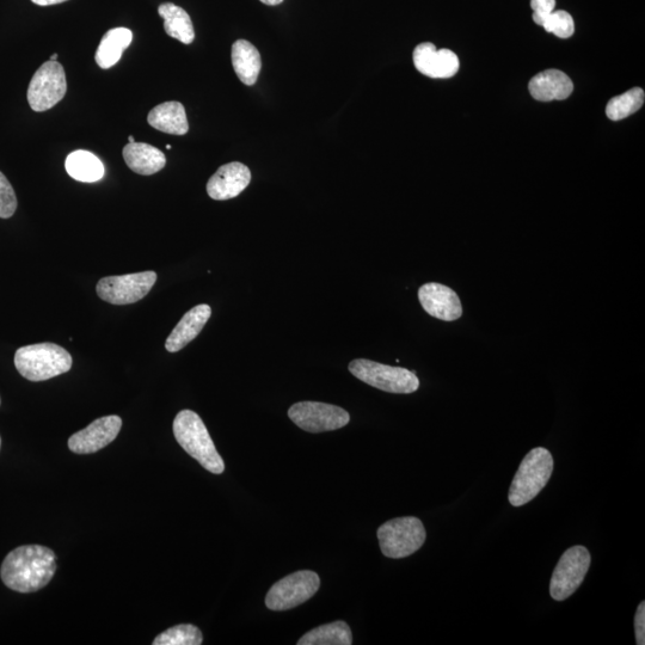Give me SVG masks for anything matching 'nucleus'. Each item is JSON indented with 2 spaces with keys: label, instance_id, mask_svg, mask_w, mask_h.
<instances>
[{
  "label": "nucleus",
  "instance_id": "36",
  "mask_svg": "<svg viewBox=\"0 0 645 645\" xmlns=\"http://www.w3.org/2000/svg\"><path fill=\"white\" fill-rule=\"evenodd\" d=\"M0 446H2V440H0Z\"/></svg>",
  "mask_w": 645,
  "mask_h": 645
},
{
  "label": "nucleus",
  "instance_id": "14",
  "mask_svg": "<svg viewBox=\"0 0 645 645\" xmlns=\"http://www.w3.org/2000/svg\"><path fill=\"white\" fill-rule=\"evenodd\" d=\"M419 299L423 310L441 321H457L463 315L458 294L445 285L435 282L423 285L419 291Z\"/></svg>",
  "mask_w": 645,
  "mask_h": 645
},
{
  "label": "nucleus",
  "instance_id": "5",
  "mask_svg": "<svg viewBox=\"0 0 645 645\" xmlns=\"http://www.w3.org/2000/svg\"><path fill=\"white\" fill-rule=\"evenodd\" d=\"M426 538V528L415 516L393 519L378 528L380 550L389 558H405L415 554L425 544Z\"/></svg>",
  "mask_w": 645,
  "mask_h": 645
},
{
  "label": "nucleus",
  "instance_id": "18",
  "mask_svg": "<svg viewBox=\"0 0 645 645\" xmlns=\"http://www.w3.org/2000/svg\"><path fill=\"white\" fill-rule=\"evenodd\" d=\"M122 155H124L127 167L143 176L155 175L167 164L164 153L149 144H128L124 147Z\"/></svg>",
  "mask_w": 645,
  "mask_h": 645
},
{
  "label": "nucleus",
  "instance_id": "29",
  "mask_svg": "<svg viewBox=\"0 0 645 645\" xmlns=\"http://www.w3.org/2000/svg\"><path fill=\"white\" fill-rule=\"evenodd\" d=\"M531 8L534 23L542 26L545 18L555 11L556 0H531Z\"/></svg>",
  "mask_w": 645,
  "mask_h": 645
},
{
  "label": "nucleus",
  "instance_id": "20",
  "mask_svg": "<svg viewBox=\"0 0 645 645\" xmlns=\"http://www.w3.org/2000/svg\"><path fill=\"white\" fill-rule=\"evenodd\" d=\"M232 65L245 85H254L262 69V59L253 43L238 40L232 46Z\"/></svg>",
  "mask_w": 645,
  "mask_h": 645
},
{
  "label": "nucleus",
  "instance_id": "28",
  "mask_svg": "<svg viewBox=\"0 0 645 645\" xmlns=\"http://www.w3.org/2000/svg\"><path fill=\"white\" fill-rule=\"evenodd\" d=\"M17 210V198L8 178L0 172V218L9 219Z\"/></svg>",
  "mask_w": 645,
  "mask_h": 645
},
{
  "label": "nucleus",
  "instance_id": "19",
  "mask_svg": "<svg viewBox=\"0 0 645 645\" xmlns=\"http://www.w3.org/2000/svg\"><path fill=\"white\" fill-rule=\"evenodd\" d=\"M147 122L158 131L172 135H184L189 131L186 109L180 102L159 104L151 110Z\"/></svg>",
  "mask_w": 645,
  "mask_h": 645
},
{
  "label": "nucleus",
  "instance_id": "10",
  "mask_svg": "<svg viewBox=\"0 0 645 645\" xmlns=\"http://www.w3.org/2000/svg\"><path fill=\"white\" fill-rule=\"evenodd\" d=\"M157 281L155 272L108 276L98 281L97 296L113 305H128L145 298Z\"/></svg>",
  "mask_w": 645,
  "mask_h": 645
},
{
  "label": "nucleus",
  "instance_id": "33",
  "mask_svg": "<svg viewBox=\"0 0 645 645\" xmlns=\"http://www.w3.org/2000/svg\"><path fill=\"white\" fill-rule=\"evenodd\" d=\"M51 61H57L58 60V54H53L51 58H49Z\"/></svg>",
  "mask_w": 645,
  "mask_h": 645
},
{
  "label": "nucleus",
  "instance_id": "3",
  "mask_svg": "<svg viewBox=\"0 0 645 645\" xmlns=\"http://www.w3.org/2000/svg\"><path fill=\"white\" fill-rule=\"evenodd\" d=\"M72 356L54 343H39L22 347L15 354V366L23 378L30 382L61 376L71 370Z\"/></svg>",
  "mask_w": 645,
  "mask_h": 645
},
{
  "label": "nucleus",
  "instance_id": "35",
  "mask_svg": "<svg viewBox=\"0 0 645 645\" xmlns=\"http://www.w3.org/2000/svg\"><path fill=\"white\" fill-rule=\"evenodd\" d=\"M167 149H168V150H171V145H167Z\"/></svg>",
  "mask_w": 645,
  "mask_h": 645
},
{
  "label": "nucleus",
  "instance_id": "25",
  "mask_svg": "<svg viewBox=\"0 0 645 645\" xmlns=\"http://www.w3.org/2000/svg\"><path fill=\"white\" fill-rule=\"evenodd\" d=\"M644 103V91L641 88H634L626 91L625 94L613 97L606 107L607 118L612 121H620L629 118L640 110Z\"/></svg>",
  "mask_w": 645,
  "mask_h": 645
},
{
  "label": "nucleus",
  "instance_id": "32",
  "mask_svg": "<svg viewBox=\"0 0 645 645\" xmlns=\"http://www.w3.org/2000/svg\"><path fill=\"white\" fill-rule=\"evenodd\" d=\"M261 2L266 5L274 6L281 4L284 0H261Z\"/></svg>",
  "mask_w": 645,
  "mask_h": 645
},
{
  "label": "nucleus",
  "instance_id": "26",
  "mask_svg": "<svg viewBox=\"0 0 645 645\" xmlns=\"http://www.w3.org/2000/svg\"><path fill=\"white\" fill-rule=\"evenodd\" d=\"M204 641L201 631L192 624L176 625L156 637L153 645H200Z\"/></svg>",
  "mask_w": 645,
  "mask_h": 645
},
{
  "label": "nucleus",
  "instance_id": "6",
  "mask_svg": "<svg viewBox=\"0 0 645 645\" xmlns=\"http://www.w3.org/2000/svg\"><path fill=\"white\" fill-rule=\"evenodd\" d=\"M349 371L362 383L390 393H414L419 390L420 380L407 368L378 364L366 359H356L349 364Z\"/></svg>",
  "mask_w": 645,
  "mask_h": 645
},
{
  "label": "nucleus",
  "instance_id": "13",
  "mask_svg": "<svg viewBox=\"0 0 645 645\" xmlns=\"http://www.w3.org/2000/svg\"><path fill=\"white\" fill-rule=\"evenodd\" d=\"M416 70L429 78H451L459 71L456 53L450 49H436L433 43L425 42L415 48L413 54Z\"/></svg>",
  "mask_w": 645,
  "mask_h": 645
},
{
  "label": "nucleus",
  "instance_id": "17",
  "mask_svg": "<svg viewBox=\"0 0 645 645\" xmlns=\"http://www.w3.org/2000/svg\"><path fill=\"white\" fill-rule=\"evenodd\" d=\"M531 95L540 102L562 101L573 94L574 84L559 70L540 72L528 85Z\"/></svg>",
  "mask_w": 645,
  "mask_h": 645
},
{
  "label": "nucleus",
  "instance_id": "30",
  "mask_svg": "<svg viewBox=\"0 0 645 645\" xmlns=\"http://www.w3.org/2000/svg\"><path fill=\"white\" fill-rule=\"evenodd\" d=\"M635 634L638 645L645 644V602L642 601L637 608L635 616Z\"/></svg>",
  "mask_w": 645,
  "mask_h": 645
},
{
  "label": "nucleus",
  "instance_id": "23",
  "mask_svg": "<svg viewBox=\"0 0 645 645\" xmlns=\"http://www.w3.org/2000/svg\"><path fill=\"white\" fill-rule=\"evenodd\" d=\"M65 168L73 180L94 183L102 180L104 167L100 158L89 151L72 152L66 158Z\"/></svg>",
  "mask_w": 645,
  "mask_h": 645
},
{
  "label": "nucleus",
  "instance_id": "16",
  "mask_svg": "<svg viewBox=\"0 0 645 645\" xmlns=\"http://www.w3.org/2000/svg\"><path fill=\"white\" fill-rule=\"evenodd\" d=\"M212 316L211 306L206 304L193 307L183 316L180 323L172 330V333L165 342V348L170 353L180 352L190 342L199 336L202 329L205 328L208 319Z\"/></svg>",
  "mask_w": 645,
  "mask_h": 645
},
{
  "label": "nucleus",
  "instance_id": "24",
  "mask_svg": "<svg viewBox=\"0 0 645 645\" xmlns=\"http://www.w3.org/2000/svg\"><path fill=\"white\" fill-rule=\"evenodd\" d=\"M299 645H350L352 630L347 623L335 622L318 626L300 638Z\"/></svg>",
  "mask_w": 645,
  "mask_h": 645
},
{
  "label": "nucleus",
  "instance_id": "22",
  "mask_svg": "<svg viewBox=\"0 0 645 645\" xmlns=\"http://www.w3.org/2000/svg\"><path fill=\"white\" fill-rule=\"evenodd\" d=\"M159 15L164 20L165 32L184 45H190L195 39L192 18L187 11L172 3H164L158 8Z\"/></svg>",
  "mask_w": 645,
  "mask_h": 645
},
{
  "label": "nucleus",
  "instance_id": "7",
  "mask_svg": "<svg viewBox=\"0 0 645 645\" xmlns=\"http://www.w3.org/2000/svg\"><path fill=\"white\" fill-rule=\"evenodd\" d=\"M321 579L315 571H297L269 589L266 606L272 611H287L304 604L318 592Z\"/></svg>",
  "mask_w": 645,
  "mask_h": 645
},
{
  "label": "nucleus",
  "instance_id": "31",
  "mask_svg": "<svg viewBox=\"0 0 645 645\" xmlns=\"http://www.w3.org/2000/svg\"><path fill=\"white\" fill-rule=\"evenodd\" d=\"M32 2L39 6H49L65 3L67 0H32Z\"/></svg>",
  "mask_w": 645,
  "mask_h": 645
},
{
  "label": "nucleus",
  "instance_id": "15",
  "mask_svg": "<svg viewBox=\"0 0 645 645\" xmlns=\"http://www.w3.org/2000/svg\"><path fill=\"white\" fill-rule=\"evenodd\" d=\"M251 172L247 165L233 162L220 167L207 183V193L213 200L224 201L236 198L247 189Z\"/></svg>",
  "mask_w": 645,
  "mask_h": 645
},
{
  "label": "nucleus",
  "instance_id": "11",
  "mask_svg": "<svg viewBox=\"0 0 645 645\" xmlns=\"http://www.w3.org/2000/svg\"><path fill=\"white\" fill-rule=\"evenodd\" d=\"M288 417L309 433L331 432L346 427L350 421L348 411L333 404L299 402L288 410Z\"/></svg>",
  "mask_w": 645,
  "mask_h": 645
},
{
  "label": "nucleus",
  "instance_id": "8",
  "mask_svg": "<svg viewBox=\"0 0 645 645\" xmlns=\"http://www.w3.org/2000/svg\"><path fill=\"white\" fill-rule=\"evenodd\" d=\"M591 561V554L585 546H573L565 551L552 574L551 598L556 601L570 598L585 580Z\"/></svg>",
  "mask_w": 645,
  "mask_h": 645
},
{
  "label": "nucleus",
  "instance_id": "2",
  "mask_svg": "<svg viewBox=\"0 0 645 645\" xmlns=\"http://www.w3.org/2000/svg\"><path fill=\"white\" fill-rule=\"evenodd\" d=\"M175 438L190 457L198 460L207 471L221 475L225 470L223 458L215 448L201 417L192 410H183L174 421Z\"/></svg>",
  "mask_w": 645,
  "mask_h": 645
},
{
  "label": "nucleus",
  "instance_id": "21",
  "mask_svg": "<svg viewBox=\"0 0 645 645\" xmlns=\"http://www.w3.org/2000/svg\"><path fill=\"white\" fill-rule=\"evenodd\" d=\"M133 34L127 28H115L103 36L100 46L97 48L95 60L103 70L118 64L125 49L131 45Z\"/></svg>",
  "mask_w": 645,
  "mask_h": 645
},
{
  "label": "nucleus",
  "instance_id": "34",
  "mask_svg": "<svg viewBox=\"0 0 645 645\" xmlns=\"http://www.w3.org/2000/svg\"><path fill=\"white\" fill-rule=\"evenodd\" d=\"M133 143H135V140H134V137H132L131 135V137H128V144H133Z\"/></svg>",
  "mask_w": 645,
  "mask_h": 645
},
{
  "label": "nucleus",
  "instance_id": "27",
  "mask_svg": "<svg viewBox=\"0 0 645 645\" xmlns=\"http://www.w3.org/2000/svg\"><path fill=\"white\" fill-rule=\"evenodd\" d=\"M542 27L546 32L555 34L561 39H569L575 33L573 17H571L569 12L563 10L551 12V14L545 18Z\"/></svg>",
  "mask_w": 645,
  "mask_h": 645
},
{
  "label": "nucleus",
  "instance_id": "12",
  "mask_svg": "<svg viewBox=\"0 0 645 645\" xmlns=\"http://www.w3.org/2000/svg\"><path fill=\"white\" fill-rule=\"evenodd\" d=\"M121 427V417L116 415L101 417L71 436L70 450L77 454L96 453L118 438Z\"/></svg>",
  "mask_w": 645,
  "mask_h": 645
},
{
  "label": "nucleus",
  "instance_id": "1",
  "mask_svg": "<svg viewBox=\"0 0 645 645\" xmlns=\"http://www.w3.org/2000/svg\"><path fill=\"white\" fill-rule=\"evenodd\" d=\"M57 571V557L41 545H24L4 559L0 576L4 585L18 593H34L45 588Z\"/></svg>",
  "mask_w": 645,
  "mask_h": 645
},
{
  "label": "nucleus",
  "instance_id": "9",
  "mask_svg": "<svg viewBox=\"0 0 645 645\" xmlns=\"http://www.w3.org/2000/svg\"><path fill=\"white\" fill-rule=\"evenodd\" d=\"M67 91L63 65L58 61H47L35 72L28 88V102L34 112L42 113L52 109L63 100Z\"/></svg>",
  "mask_w": 645,
  "mask_h": 645
},
{
  "label": "nucleus",
  "instance_id": "4",
  "mask_svg": "<svg viewBox=\"0 0 645 645\" xmlns=\"http://www.w3.org/2000/svg\"><path fill=\"white\" fill-rule=\"evenodd\" d=\"M552 472H554V457L551 452L543 447L533 448L522 459L519 470L515 473L509 490L511 505L521 507L536 499L550 481Z\"/></svg>",
  "mask_w": 645,
  "mask_h": 645
}]
</instances>
